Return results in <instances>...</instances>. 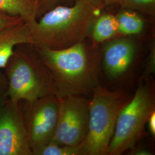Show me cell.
<instances>
[{
    "instance_id": "ac0fdd59",
    "label": "cell",
    "mask_w": 155,
    "mask_h": 155,
    "mask_svg": "<svg viewBox=\"0 0 155 155\" xmlns=\"http://www.w3.org/2000/svg\"><path fill=\"white\" fill-rule=\"evenodd\" d=\"M155 45L152 46L150 55L146 63L145 71L140 79V81H145L149 79L150 75L154 74L155 71Z\"/></svg>"
},
{
    "instance_id": "8992f818",
    "label": "cell",
    "mask_w": 155,
    "mask_h": 155,
    "mask_svg": "<svg viewBox=\"0 0 155 155\" xmlns=\"http://www.w3.org/2000/svg\"><path fill=\"white\" fill-rule=\"evenodd\" d=\"M59 101L58 121L51 141L70 146L83 145L88 133L90 99L86 96L70 95Z\"/></svg>"
},
{
    "instance_id": "7402d4cb",
    "label": "cell",
    "mask_w": 155,
    "mask_h": 155,
    "mask_svg": "<svg viewBox=\"0 0 155 155\" xmlns=\"http://www.w3.org/2000/svg\"><path fill=\"white\" fill-rule=\"evenodd\" d=\"M99 1L103 5H112L115 4H118L120 5L123 0H99Z\"/></svg>"
},
{
    "instance_id": "52a82bcc",
    "label": "cell",
    "mask_w": 155,
    "mask_h": 155,
    "mask_svg": "<svg viewBox=\"0 0 155 155\" xmlns=\"http://www.w3.org/2000/svg\"><path fill=\"white\" fill-rule=\"evenodd\" d=\"M22 106L30 147L33 153L53 138L58 121L59 101L54 94L41 97Z\"/></svg>"
},
{
    "instance_id": "4fadbf2b",
    "label": "cell",
    "mask_w": 155,
    "mask_h": 155,
    "mask_svg": "<svg viewBox=\"0 0 155 155\" xmlns=\"http://www.w3.org/2000/svg\"><path fill=\"white\" fill-rule=\"evenodd\" d=\"M0 11L19 17L26 22L37 20L34 7L29 0H0Z\"/></svg>"
},
{
    "instance_id": "9c48e42d",
    "label": "cell",
    "mask_w": 155,
    "mask_h": 155,
    "mask_svg": "<svg viewBox=\"0 0 155 155\" xmlns=\"http://www.w3.org/2000/svg\"><path fill=\"white\" fill-rule=\"evenodd\" d=\"M101 66L106 76L116 81L123 77L133 66L137 46L132 38L120 36L104 43Z\"/></svg>"
},
{
    "instance_id": "ba28073f",
    "label": "cell",
    "mask_w": 155,
    "mask_h": 155,
    "mask_svg": "<svg viewBox=\"0 0 155 155\" xmlns=\"http://www.w3.org/2000/svg\"><path fill=\"white\" fill-rule=\"evenodd\" d=\"M0 155H33L20 101L8 98L0 109Z\"/></svg>"
},
{
    "instance_id": "7a4b0ae2",
    "label": "cell",
    "mask_w": 155,
    "mask_h": 155,
    "mask_svg": "<svg viewBox=\"0 0 155 155\" xmlns=\"http://www.w3.org/2000/svg\"><path fill=\"white\" fill-rule=\"evenodd\" d=\"M102 5L99 0H75L46 12L32 25L31 45L61 50L84 41Z\"/></svg>"
},
{
    "instance_id": "30bf717a",
    "label": "cell",
    "mask_w": 155,
    "mask_h": 155,
    "mask_svg": "<svg viewBox=\"0 0 155 155\" xmlns=\"http://www.w3.org/2000/svg\"><path fill=\"white\" fill-rule=\"evenodd\" d=\"M33 23L23 21L0 32V69L5 68L17 45H32Z\"/></svg>"
},
{
    "instance_id": "2e32d148",
    "label": "cell",
    "mask_w": 155,
    "mask_h": 155,
    "mask_svg": "<svg viewBox=\"0 0 155 155\" xmlns=\"http://www.w3.org/2000/svg\"><path fill=\"white\" fill-rule=\"evenodd\" d=\"M33 5L36 19H39L46 12L58 6L65 5L71 0H29Z\"/></svg>"
},
{
    "instance_id": "44dd1931",
    "label": "cell",
    "mask_w": 155,
    "mask_h": 155,
    "mask_svg": "<svg viewBox=\"0 0 155 155\" xmlns=\"http://www.w3.org/2000/svg\"><path fill=\"white\" fill-rule=\"evenodd\" d=\"M132 150L130 153L133 155H152V153L147 149L144 148H138L134 149V148L132 149Z\"/></svg>"
},
{
    "instance_id": "e0dca14e",
    "label": "cell",
    "mask_w": 155,
    "mask_h": 155,
    "mask_svg": "<svg viewBox=\"0 0 155 155\" xmlns=\"http://www.w3.org/2000/svg\"><path fill=\"white\" fill-rule=\"evenodd\" d=\"M23 21H25L19 17L12 16L0 11V32Z\"/></svg>"
},
{
    "instance_id": "6da1fadb",
    "label": "cell",
    "mask_w": 155,
    "mask_h": 155,
    "mask_svg": "<svg viewBox=\"0 0 155 155\" xmlns=\"http://www.w3.org/2000/svg\"><path fill=\"white\" fill-rule=\"evenodd\" d=\"M33 47L50 74L58 98L87 97L99 84L101 66L98 47H90L85 40L61 50Z\"/></svg>"
},
{
    "instance_id": "5bb4252c",
    "label": "cell",
    "mask_w": 155,
    "mask_h": 155,
    "mask_svg": "<svg viewBox=\"0 0 155 155\" xmlns=\"http://www.w3.org/2000/svg\"><path fill=\"white\" fill-rule=\"evenodd\" d=\"M33 155H86V153L84 144L70 146L51 141L34 152Z\"/></svg>"
},
{
    "instance_id": "d6986e66",
    "label": "cell",
    "mask_w": 155,
    "mask_h": 155,
    "mask_svg": "<svg viewBox=\"0 0 155 155\" xmlns=\"http://www.w3.org/2000/svg\"><path fill=\"white\" fill-rule=\"evenodd\" d=\"M8 99L7 81L4 73L0 71V109Z\"/></svg>"
},
{
    "instance_id": "7c38bea8",
    "label": "cell",
    "mask_w": 155,
    "mask_h": 155,
    "mask_svg": "<svg viewBox=\"0 0 155 155\" xmlns=\"http://www.w3.org/2000/svg\"><path fill=\"white\" fill-rule=\"evenodd\" d=\"M120 36L130 37L143 33L145 22L137 12L124 9L116 15Z\"/></svg>"
},
{
    "instance_id": "5b68a950",
    "label": "cell",
    "mask_w": 155,
    "mask_h": 155,
    "mask_svg": "<svg viewBox=\"0 0 155 155\" xmlns=\"http://www.w3.org/2000/svg\"><path fill=\"white\" fill-rule=\"evenodd\" d=\"M155 111L154 84L140 81L134 95L122 108L117 118L107 155H120L132 149L146 134L145 126Z\"/></svg>"
},
{
    "instance_id": "ffe728a7",
    "label": "cell",
    "mask_w": 155,
    "mask_h": 155,
    "mask_svg": "<svg viewBox=\"0 0 155 155\" xmlns=\"http://www.w3.org/2000/svg\"><path fill=\"white\" fill-rule=\"evenodd\" d=\"M148 126L149 132L152 137H155V111H153L150 115V117L148 120L147 123Z\"/></svg>"
},
{
    "instance_id": "9a60e30c",
    "label": "cell",
    "mask_w": 155,
    "mask_h": 155,
    "mask_svg": "<svg viewBox=\"0 0 155 155\" xmlns=\"http://www.w3.org/2000/svg\"><path fill=\"white\" fill-rule=\"evenodd\" d=\"M120 5L122 8L147 15L153 16L155 14V0H123Z\"/></svg>"
},
{
    "instance_id": "277c9868",
    "label": "cell",
    "mask_w": 155,
    "mask_h": 155,
    "mask_svg": "<svg viewBox=\"0 0 155 155\" xmlns=\"http://www.w3.org/2000/svg\"><path fill=\"white\" fill-rule=\"evenodd\" d=\"M90 99L89 127L84 144L86 155H107L117 118L131 97L125 91L94 87Z\"/></svg>"
},
{
    "instance_id": "3957f363",
    "label": "cell",
    "mask_w": 155,
    "mask_h": 155,
    "mask_svg": "<svg viewBox=\"0 0 155 155\" xmlns=\"http://www.w3.org/2000/svg\"><path fill=\"white\" fill-rule=\"evenodd\" d=\"M5 69L8 98L32 102L54 95L50 74L33 45H17Z\"/></svg>"
},
{
    "instance_id": "8fae6325",
    "label": "cell",
    "mask_w": 155,
    "mask_h": 155,
    "mask_svg": "<svg viewBox=\"0 0 155 155\" xmlns=\"http://www.w3.org/2000/svg\"><path fill=\"white\" fill-rule=\"evenodd\" d=\"M89 36L95 47L111 39L120 37L116 15L105 13L95 17Z\"/></svg>"
}]
</instances>
